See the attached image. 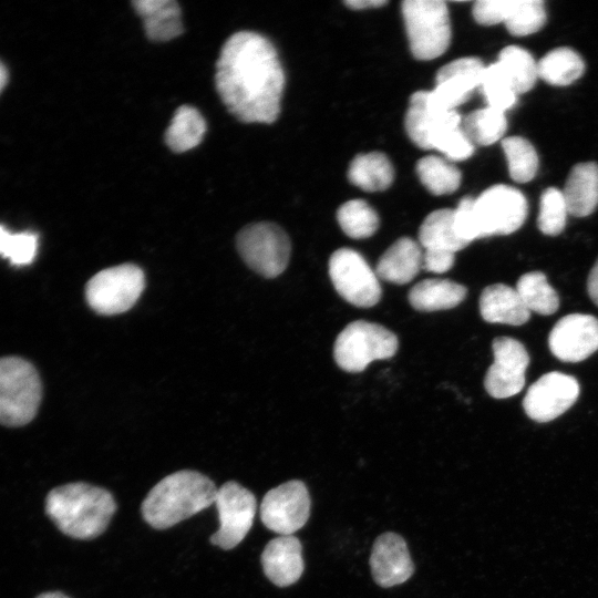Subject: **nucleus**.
<instances>
[{"label":"nucleus","instance_id":"obj_1","mask_svg":"<svg viewBox=\"0 0 598 598\" xmlns=\"http://www.w3.org/2000/svg\"><path fill=\"white\" fill-rule=\"evenodd\" d=\"M215 83L227 110L245 123H272L280 113L285 73L272 43L239 31L224 43Z\"/></svg>","mask_w":598,"mask_h":598},{"label":"nucleus","instance_id":"obj_2","mask_svg":"<svg viewBox=\"0 0 598 598\" xmlns=\"http://www.w3.org/2000/svg\"><path fill=\"white\" fill-rule=\"evenodd\" d=\"M48 517L66 536L93 539L104 533L116 511V502L105 488L84 482L51 489L44 502Z\"/></svg>","mask_w":598,"mask_h":598},{"label":"nucleus","instance_id":"obj_3","mask_svg":"<svg viewBox=\"0 0 598 598\" xmlns=\"http://www.w3.org/2000/svg\"><path fill=\"white\" fill-rule=\"evenodd\" d=\"M216 493L215 483L206 475L177 471L148 492L142 503V515L153 528L166 529L209 507Z\"/></svg>","mask_w":598,"mask_h":598},{"label":"nucleus","instance_id":"obj_4","mask_svg":"<svg viewBox=\"0 0 598 598\" xmlns=\"http://www.w3.org/2000/svg\"><path fill=\"white\" fill-rule=\"evenodd\" d=\"M42 398L37 369L18 357L0 359V424L22 426L33 420Z\"/></svg>","mask_w":598,"mask_h":598},{"label":"nucleus","instance_id":"obj_5","mask_svg":"<svg viewBox=\"0 0 598 598\" xmlns=\"http://www.w3.org/2000/svg\"><path fill=\"white\" fill-rule=\"evenodd\" d=\"M405 31L413 56L433 60L442 55L451 41L448 9L442 0H405L402 2Z\"/></svg>","mask_w":598,"mask_h":598},{"label":"nucleus","instance_id":"obj_6","mask_svg":"<svg viewBox=\"0 0 598 598\" xmlns=\"http://www.w3.org/2000/svg\"><path fill=\"white\" fill-rule=\"evenodd\" d=\"M396 336L381 324L357 320L338 334L333 358L347 372H361L372 361L393 357L398 350Z\"/></svg>","mask_w":598,"mask_h":598},{"label":"nucleus","instance_id":"obj_7","mask_svg":"<svg viewBox=\"0 0 598 598\" xmlns=\"http://www.w3.org/2000/svg\"><path fill=\"white\" fill-rule=\"evenodd\" d=\"M145 288L143 270L134 264L103 269L86 283L85 298L97 313L113 316L130 310Z\"/></svg>","mask_w":598,"mask_h":598},{"label":"nucleus","instance_id":"obj_8","mask_svg":"<svg viewBox=\"0 0 598 598\" xmlns=\"http://www.w3.org/2000/svg\"><path fill=\"white\" fill-rule=\"evenodd\" d=\"M236 245L247 266L265 278L278 277L289 262V237L274 223L261 221L244 227L237 235Z\"/></svg>","mask_w":598,"mask_h":598},{"label":"nucleus","instance_id":"obj_9","mask_svg":"<svg viewBox=\"0 0 598 598\" xmlns=\"http://www.w3.org/2000/svg\"><path fill=\"white\" fill-rule=\"evenodd\" d=\"M329 276L337 292L355 307H373L381 298L377 274L362 255L351 248H340L331 255Z\"/></svg>","mask_w":598,"mask_h":598},{"label":"nucleus","instance_id":"obj_10","mask_svg":"<svg viewBox=\"0 0 598 598\" xmlns=\"http://www.w3.org/2000/svg\"><path fill=\"white\" fill-rule=\"evenodd\" d=\"M474 214L480 238L509 235L524 224L527 200L512 186L494 185L474 199Z\"/></svg>","mask_w":598,"mask_h":598},{"label":"nucleus","instance_id":"obj_11","mask_svg":"<svg viewBox=\"0 0 598 598\" xmlns=\"http://www.w3.org/2000/svg\"><path fill=\"white\" fill-rule=\"evenodd\" d=\"M214 504L220 526L210 536V543L223 549H231L246 537L252 526L256 497L246 487L229 481L217 488Z\"/></svg>","mask_w":598,"mask_h":598},{"label":"nucleus","instance_id":"obj_12","mask_svg":"<svg viewBox=\"0 0 598 598\" xmlns=\"http://www.w3.org/2000/svg\"><path fill=\"white\" fill-rule=\"evenodd\" d=\"M310 496L303 482L292 480L266 493L260 505L264 525L279 535H292L307 523Z\"/></svg>","mask_w":598,"mask_h":598},{"label":"nucleus","instance_id":"obj_13","mask_svg":"<svg viewBox=\"0 0 598 598\" xmlns=\"http://www.w3.org/2000/svg\"><path fill=\"white\" fill-rule=\"evenodd\" d=\"M494 362L488 368L484 386L495 399H506L522 391L529 355L522 342L509 337L493 340Z\"/></svg>","mask_w":598,"mask_h":598},{"label":"nucleus","instance_id":"obj_14","mask_svg":"<svg viewBox=\"0 0 598 598\" xmlns=\"http://www.w3.org/2000/svg\"><path fill=\"white\" fill-rule=\"evenodd\" d=\"M578 381L568 374L553 371L533 383L523 400V408L532 420L545 423L566 412L578 399Z\"/></svg>","mask_w":598,"mask_h":598},{"label":"nucleus","instance_id":"obj_15","mask_svg":"<svg viewBox=\"0 0 598 598\" xmlns=\"http://www.w3.org/2000/svg\"><path fill=\"white\" fill-rule=\"evenodd\" d=\"M485 65L481 59L466 56L443 65L436 73L430 99L434 106L453 111L480 87Z\"/></svg>","mask_w":598,"mask_h":598},{"label":"nucleus","instance_id":"obj_16","mask_svg":"<svg viewBox=\"0 0 598 598\" xmlns=\"http://www.w3.org/2000/svg\"><path fill=\"white\" fill-rule=\"evenodd\" d=\"M551 353L564 362H580L598 350V319L571 313L560 318L548 336Z\"/></svg>","mask_w":598,"mask_h":598},{"label":"nucleus","instance_id":"obj_17","mask_svg":"<svg viewBox=\"0 0 598 598\" xmlns=\"http://www.w3.org/2000/svg\"><path fill=\"white\" fill-rule=\"evenodd\" d=\"M460 125L461 116L456 110L445 111L434 106L430 91H417L410 97L404 126L410 140L420 148L431 150V140L435 134Z\"/></svg>","mask_w":598,"mask_h":598},{"label":"nucleus","instance_id":"obj_18","mask_svg":"<svg viewBox=\"0 0 598 598\" xmlns=\"http://www.w3.org/2000/svg\"><path fill=\"white\" fill-rule=\"evenodd\" d=\"M370 567L380 587L405 582L413 575L414 565L403 537L390 532L380 535L372 547Z\"/></svg>","mask_w":598,"mask_h":598},{"label":"nucleus","instance_id":"obj_19","mask_svg":"<svg viewBox=\"0 0 598 598\" xmlns=\"http://www.w3.org/2000/svg\"><path fill=\"white\" fill-rule=\"evenodd\" d=\"M267 578L278 587L295 584L303 573L302 546L293 535H279L271 539L261 554Z\"/></svg>","mask_w":598,"mask_h":598},{"label":"nucleus","instance_id":"obj_20","mask_svg":"<svg viewBox=\"0 0 598 598\" xmlns=\"http://www.w3.org/2000/svg\"><path fill=\"white\" fill-rule=\"evenodd\" d=\"M422 266L423 251L419 244L409 237H401L380 257L375 274L384 281L404 285L419 274Z\"/></svg>","mask_w":598,"mask_h":598},{"label":"nucleus","instance_id":"obj_21","mask_svg":"<svg viewBox=\"0 0 598 598\" xmlns=\"http://www.w3.org/2000/svg\"><path fill=\"white\" fill-rule=\"evenodd\" d=\"M482 318L491 323L522 326L530 317V311L522 301L516 289L504 283L487 286L480 297Z\"/></svg>","mask_w":598,"mask_h":598},{"label":"nucleus","instance_id":"obj_22","mask_svg":"<svg viewBox=\"0 0 598 598\" xmlns=\"http://www.w3.org/2000/svg\"><path fill=\"white\" fill-rule=\"evenodd\" d=\"M561 192L570 215H590L598 206V164L586 162L575 165Z\"/></svg>","mask_w":598,"mask_h":598},{"label":"nucleus","instance_id":"obj_23","mask_svg":"<svg viewBox=\"0 0 598 598\" xmlns=\"http://www.w3.org/2000/svg\"><path fill=\"white\" fill-rule=\"evenodd\" d=\"M133 6L151 40L168 41L183 32L182 12L176 1L135 0Z\"/></svg>","mask_w":598,"mask_h":598},{"label":"nucleus","instance_id":"obj_24","mask_svg":"<svg viewBox=\"0 0 598 598\" xmlns=\"http://www.w3.org/2000/svg\"><path fill=\"white\" fill-rule=\"evenodd\" d=\"M467 289L448 279H425L409 292L411 306L419 311L452 309L466 297Z\"/></svg>","mask_w":598,"mask_h":598},{"label":"nucleus","instance_id":"obj_25","mask_svg":"<svg viewBox=\"0 0 598 598\" xmlns=\"http://www.w3.org/2000/svg\"><path fill=\"white\" fill-rule=\"evenodd\" d=\"M349 181L365 192L386 189L393 182L394 172L389 158L380 152L357 155L348 171Z\"/></svg>","mask_w":598,"mask_h":598},{"label":"nucleus","instance_id":"obj_26","mask_svg":"<svg viewBox=\"0 0 598 598\" xmlns=\"http://www.w3.org/2000/svg\"><path fill=\"white\" fill-rule=\"evenodd\" d=\"M419 241L424 249L456 252L468 244L461 239L454 226V209L443 208L430 213L419 230Z\"/></svg>","mask_w":598,"mask_h":598},{"label":"nucleus","instance_id":"obj_27","mask_svg":"<svg viewBox=\"0 0 598 598\" xmlns=\"http://www.w3.org/2000/svg\"><path fill=\"white\" fill-rule=\"evenodd\" d=\"M206 132V122L198 110L189 105L179 106L165 132L167 146L183 153L196 147Z\"/></svg>","mask_w":598,"mask_h":598},{"label":"nucleus","instance_id":"obj_28","mask_svg":"<svg viewBox=\"0 0 598 598\" xmlns=\"http://www.w3.org/2000/svg\"><path fill=\"white\" fill-rule=\"evenodd\" d=\"M584 72L585 62L581 56L566 47L549 51L537 62L538 78L551 85H569Z\"/></svg>","mask_w":598,"mask_h":598},{"label":"nucleus","instance_id":"obj_29","mask_svg":"<svg viewBox=\"0 0 598 598\" xmlns=\"http://www.w3.org/2000/svg\"><path fill=\"white\" fill-rule=\"evenodd\" d=\"M496 63L516 94L526 93L535 85L537 62L525 49L508 45L499 52Z\"/></svg>","mask_w":598,"mask_h":598},{"label":"nucleus","instance_id":"obj_30","mask_svg":"<svg viewBox=\"0 0 598 598\" xmlns=\"http://www.w3.org/2000/svg\"><path fill=\"white\" fill-rule=\"evenodd\" d=\"M516 291L529 311L549 316L557 311L559 297L548 283L546 275L530 271L522 275L516 283Z\"/></svg>","mask_w":598,"mask_h":598},{"label":"nucleus","instance_id":"obj_31","mask_svg":"<svg viewBox=\"0 0 598 598\" xmlns=\"http://www.w3.org/2000/svg\"><path fill=\"white\" fill-rule=\"evenodd\" d=\"M416 174L425 188L434 195L454 193L461 184V172L448 161L429 155L416 163Z\"/></svg>","mask_w":598,"mask_h":598},{"label":"nucleus","instance_id":"obj_32","mask_svg":"<svg viewBox=\"0 0 598 598\" xmlns=\"http://www.w3.org/2000/svg\"><path fill=\"white\" fill-rule=\"evenodd\" d=\"M461 127L473 145H491L503 137L507 120L505 112L486 106L471 112Z\"/></svg>","mask_w":598,"mask_h":598},{"label":"nucleus","instance_id":"obj_33","mask_svg":"<svg viewBox=\"0 0 598 598\" xmlns=\"http://www.w3.org/2000/svg\"><path fill=\"white\" fill-rule=\"evenodd\" d=\"M337 220L344 234L353 239L371 237L379 227L377 212L362 199H352L341 205Z\"/></svg>","mask_w":598,"mask_h":598},{"label":"nucleus","instance_id":"obj_34","mask_svg":"<svg viewBox=\"0 0 598 598\" xmlns=\"http://www.w3.org/2000/svg\"><path fill=\"white\" fill-rule=\"evenodd\" d=\"M502 147L511 177L517 183L532 181L538 169V156L530 142L520 136H511L502 141Z\"/></svg>","mask_w":598,"mask_h":598},{"label":"nucleus","instance_id":"obj_35","mask_svg":"<svg viewBox=\"0 0 598 598\" xmlns=\"http://www.w3.org/2000/svg\"><path fill=\"white\" fill-rule=\"evenodd\" d=\"M545 22L546 10L542 0H515L504 24L511 34L523 37L537 32Z\"/></svg>","mask_w":598,"mask_h":598},{"label":"nucleus","instance_id":"obj_36","mask_svg":"<svg viewBox=\"0 0 598 598\" xmlns=\"http://www.w3.org/2000/svg\"><path fill=\"white\" fill-rule=\"evenodd\" d=\"M480 89L487 106L505 112L516 103V93L495 62L485 68Z\"/></svg>","mask_w":598,"mask_h":598},{"label":"nucleus","instance_id":"obj_37","mask_svg":"<svg viewBox=\"0 0 598 598\" xmlns=\"http://www.w3.org/2000/svg\"><path fill=\"white\" fill-rule=\"evenodd\" d=\"M568 208L563 192L555 187L546 188L539 202L537 225L548 236L559 235L566 225Z\"/></svg>","mask_w":598,"mask_h":598},{"label":"nucleus","instance_id":"obj_38","mask_svg":"<svg viewBox=\"0 0 598 598\" xmlns=\"http://www.w3.org/2000/svg\"><path fill=\"white\" fill-rule=\"evenodd\" d=\"M38 251V237L32 233L12 234L0 225V256L17 266L29 265Z\"/></svg>","mask_w":598,"mask_h":598},{"label":"nucleus","instance_id":"obj_39","mask_svg":"<svg viewBox=\"0 0 598 598\" xmlns=\"http://www.w3.org/2000/svg\"><path fill=\"white\" fill-rule=\"evenodd\" d=\"M440 151L451 161L468 158L474 152V145L463 132L461 125L436 134L431 141V150Z\"/></svg>","mask_w":598,"mask_h":598},{"label":"nucleus","instance_id":"obj_40","mask_svg":"<svg viewBox=\"0 0 598 598\" xmlns=\"http://www.w3.org/2000/svg\"><path fill=\"white\" fill-rule=\"evenodd\" d=\"M515 0H478L473 6L475 21L483 25L505 22Z\"/></svg>","mask_w":598,"mask_h":598},{"label":"nucleus","instance_id":"obj_41","mask_svg":"<svg viewBox=\"0 0 598 598\" xmlns=\"http://www.w3.org/2000/svg\"><path fill=\"white\" fill-rule=\"evenodd\" d=\"M474 199L464 197L454 209V226L461 239L467 244L480 238V233L474 214Z\"/></svg>","mask_w":598,"mask_h":598},{"label":"nucleus","instance_id":"obj_42","mask_svg":"<svg viewBox=\"0 0 598 598\" xmlns=\"http://www.w3.org/2000/svg\"><path fill=\"white\" fill-rule=\"evenodd\" d=\"M454 261L455 254L452 251L424 249L422 268L434 274H444L452 268Z\"/></svg>","mask_w":598,"mask_h":598},{"label":"nucleus","instance_id":"obj_43","mask_svg":"<svg viewBox=\"0 0 598 598\" xmlns=\"http://www.w3.org/2000/svg\"><path fill=\"white\" fill-rule=\"evenodd\" d=\"M587 290L589 297L598 307V258L588 275Z\"/></svg>","mask_w":598,"mask_h":598},{"label":"nucleus","instance_id":"obj_44","mask_svg":"<svg viewBox=\"0 0 598 598\" xmlns=\"http://www.w3.org/2000/svg\"><path fill=\"white\" fill-rule=\"evenodd\" d=\"M349 8L362 10L367 8H378L386 4L385 0H347L344 2Z\"/></svg>","mask_w":598,"mask_h":598},{"label":"nucleus","instance_id":"obj_45","mask_svg":"<svg viewBox=\"0 0 598 598\" xmlns=\"http://www.w3.org/2000/svg\"><path fill=\"white\" fill-rule=\"evenodd\" d=\"M35 598H70V597H68L66 595L60 591H48V592L40 594Z\"/></svg>","mask_w":598,"mask_h":598},{"label":"nucleus","instance_id":"obj_46","mask_svg":"<svg viewBox=\"0 0 598 598\" xmlns=\"http://www.w3.org/2000/svg\"><path fill=\"white\" fill-rule=\"evenodd\" d=\"M8 74L3 64L0 62V92L3 90L7 83Z\"/></svg>","mask_w":598,"mask_h":598}]
</instances>
